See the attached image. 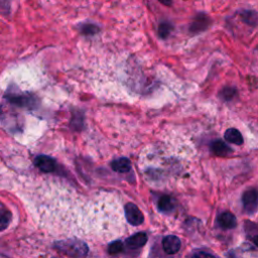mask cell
<instances>
[{"mask_svg": "<svg viewBox=\"0 0 258 258\" xmlns=\"http://www.w3.org/2000/svg\"><path fill=\"white\" fill-rule=\"evenodd\" d=\"M123 248H124V245L121 241H115L113 243H111L108 247V252L109 254L111 255H116L120 252L123 251Z\"/></svg>", "mask_w": 258, "mask_h": 258, "instance_id": "obj_17", "label": "cell"}, {"mask_svg": "<svg viewBox=\"0 0 258 258\" xmlns=\"http://www.w3.org/2000/svg\"><path fill=\"white\" fill-rule=\"evenodd\" d=\"M34 164L36 165V167L41 170L42 172L45 173H49L55 170L56 168V161L47 155H38L35 157L34 159Z\"/></svg>", "mask_w": 258, "mask_h": 258, "instance_id": "obj_5", "label": "cell"}, {"mask_svg": "<svg viewBox=\"0 0 258 258\" xmlns=\"http://www.w3.org/2000/svg\"><path fill=\"white\" fill-rule=\"evenodd\" d=\"M211 25V18L205 13H199L192 19L189 25V31L194 34L205 31Z\"/></svg>", "mask_w": 258, "mask_h": 258, "instance_id": "obj_4", "label": "cell"}, {"mask_svg": "<svg viewBox=\"0 0 258 258\" xmlns=\"http://www.w3.org/2000/svg\"><path fill=\"white\" fill-rule=\"evenodd\" d=\"M162 247L167 254H175L179 251L181 247V242L176 236L168 235L163 238Z\"/></svg>", "mask_w": 258, "mask_h": 258, "instance_id": "obj_6", "label": "cell"}, {"mask_svg": "<svg viewBox=\"0 0 258 258\" xmlns=\"http://www.w3.org/2000/svg\"><path fill=\"white\" fill-rule=\"evenodd\" d=\"M124 210H125V216H126L127 222L129 224H131L132 226H139L143 223L144 221L143 214L135 204L127 203L125 205Z\"/></svg>", "mask_w": 258, "mask_h": 258, "instance_id": "obj_3", "label": "cell"}, {"mask_svg": "<svg viewBox=\"0 0 258 258\" xmlns=\"http://www.w3.org/2000/svg\"><path fill=\"white\" fill-rule=\"evenodd\" d=\"M252 240H253V242H254V244H255V245H256V246H257V247H258V235H256V236H254V237H253V239H252Z\"/></svg>", "mask_w": 258, "mask_h": 258, "instance_id": "obj_23", "label": "cell"}, {"mask_svg": "<svg viewBox=\"0 0 258 258\" xmlns=\"http://www.w3.org/2000/svg\"><path fill=\"white\" fill-rule=\"evenodd\" d=\"M161 4L166 5V6H170L172 4V0H158Z\"/></svg>", "mask_w": 258, "mask_h": 258, "instance_id": "obj_22", "label": "cell"}, {"mask_svg": "<svg viewBox=\"0 0 258 258\" xmlns=\"http://www.w3.org/2000/svg\"><path fill=\"white\" fill-rule=\"evenodd\" d=\"M218 223L223 229H233L237 226V219L232 213L224 212L219 215Z\"/></svg>", "mask_w": 258, "mask_h": 258, "instance_id": "obj_8", "label": "cell"}, {"mask_svg": "<svg viewBox=\"0 0 258 258\" xmlns=\"http://www.w3.org/2000/svg\"><path fill=\"white\" fill-rule=\"evenodd\" d=\"M11 0H0V13L7 15L10 12Z\"/></svg>", "mask_w": 258, "mask_h": 258, "instance_id": "obj_19", "label": "cell"}, {"mask_svg": "<svg viewBox=\"0 0 258 258\" xmlns=\"http://www.w3.org/2000/svg\"><path fill=\"white\" fill-rule=\"evenodd\" d=\"M242 204L247 214H254L258 209V190L256 188H250L244 191Z\"/></svg>", "mask_w": 258, "mask_h": 258, "instance_id": "obj_2", "label": "cell"}, {"mask_svg": "<svg viewBox=\"0 0 258 258\" xmlns=\"http://www.w3.org/2000/svg\"><path fill=\"white\" fill-rule=\"evenodd\" d=\"M173 26L169 22H162L158 26V34L161 38H166L172 31Z\"/></svg>", "mask_w": 258, "mask_h": 258, "instance_id": "obj_16", "label": "cell"}, {"mask_svg": "<svg viewBox=\"0 0 258 258\" xmlns=\"http://www.w3.org/2000/svg\"><path fill=\"white\" fill-rule=\"evenodd\" d=\"M12 220V214L6 210H0V231L6 229Z\"/></svg>", "mask_w": 258, "mask_h": 258, "instance_id": "obj_14", "label": "cell"}, {"mask_svg": "<svg viewBox=\"0 0 258 258\" xmlns=\"http://www.w3.org/2000/svg\"><path fill=\"white\" fill-rule=\"evenodd\" d=\"M225 139L233 144L236 145H242L243 144V137L242 134L240 133L239 130L235 129V128H229L228 130H226L225 134Z\"/></svg>", "mask_w": 258, "mask_h": 258, "instance_id": "obj_12", "label": "cell"}, {"mask_svg": "<svg viewBox=\"0 0 258 258\" xmlns=\"http://www.w3.org/2000/svg\"><path fill=\"white\" fill-rule=\"evenodd\" d=\"M81 31L83 34H86V35H92L96 32L99 31V27L94 25V24H90V23H87V24H83L82 27H81Z\"/></svg>", "mask_w": 258, "mask_h": 258, "instance_id": "obj_18", "label": "cell"}, {"mask_svg": "<svg viewBox=\"0 0 258 258\" xmlns=\"http://www.w3.org/2000/svg\"><path fill=\"white\" fill-rule=\"evenodd\" d=\"M194 256L196 257H204V256H207V257H211L212 255L210 253H206V252H200V253H196L194 254Z\"/></svg>", "mask_w": 258, "mask_h": 258, "instance_id": "obj_21", "label": "cell"}, {"mask_svg": "<svg viewBox=\"0 0 258 258\" xmlns=\"http://www.w3.org/2000/svg\"><path fill=\"white\" fill-rule=\"evenodd\" d=\"M235 95V89L233 88H225L222 93H221V96L225 99V100H230L234 97Z\"/></svg>", "mask_w": 258, "mask_h": 258, "instance_id": "obj_20", "label": "cell"}, {"mask_svg": "<svg viewBox=\"0 0 258 258\" xmlns=\"http://www.w3.org/2000/svg\"><path fill=\"white\" fill-rule=\"evenodd\" d=\"M212 151L218 155V156H226L229 155L230 153H232V148L229 147L225 142L221 141V140H217L215 142L212 143Z\"/></svg>", "mask_w": 258, "mask_h": 258, "instance_id": "obj_11", "label": "cell"}, {"mask_svg": "<svg viewBox=\"0 0 258 258\" xmlns=\"http://www.w3.org/2000/svg\"><path fill=\"white\" fill-rule=\"evenodd\" d=\"M111 167L114 171L120 172V173H125L131 169V162L128 158L121 157L118 158L111 163Z\"/></svg>", "mask_w": 258, "mask_h": 258, "instance_id": "obj_9", "label": "cell"}, {"mask_svg": "<svg viewBox=\"0 0 258 258\" xmlns=\"http://www.w3.org/2000/svg\"><path fill=\"white\" fill-rule=\"evenodd\" d=\"M54 248L70 257H84L88 254L89 251L86 243L78 240L56 242L54 244Z\"/></svg>", "mask_w": 258, "mask_h": 258, "instance_id": "obj_1", "label": "cell"}, {"mask_svg": "<svg viewBox=\"0 0 258 258\" xmlns=\"http://www.w3.org/2000/svg\"><path fill=\"white\" fill-rule=\"evenodd\" d=\"M147 242V235L144 232L136 233L126 239V245L130 249H138L144 246Z\"/></svg>", "mask_w": 258, "mask_h": 258, "instance_id": "obj_7", "label": "cell"}, {"mask_svg": "<svg viewBox=\"0 0 258 258\" xmlns=\"http://www.w3.org/2000/svg\"><path fill=\"white\" fill-rule=\"evenodd\" d=\"M239 15L241 19L249 25H255L257 22V15L254 11H242Z\"/></svg>", "mask_w": 258, "mask_h": 258, "instance_id": "obj_15", "label": "cell"}, {"mask_svg": "<svg viewBox=\"0 0 258 258\" xmlns=\"http://www.w3.org/2000/svg\"><path fill=\"white\" fill-rule=\"evenodd\" d=\"M6 99L10 103L18 105V106H26V107H28V106L33 104V99L31 97H27V96H23V95L11 94V95L6 96Z\"/></svg>", "mask_w": 258, "mask_h": 258, "instance_id": "obj_10", "label": "cell"}, {"mask_svg": "<svg viewBox=\"0 0 258 258\" xmlns=\"http://www.w3.org/2000/svg\"><path fill=\"white\" fill-rule=\"evenodd\" d=\"M158 209L161 212L164 213H169L171 212L174 207H175V201L170 197V196H162L159 200H158Z\"/></svg>", "mask_w": 258, "mask_h": 258, "instance_id": "obj_13", "label": "cell"}]
</instances>
